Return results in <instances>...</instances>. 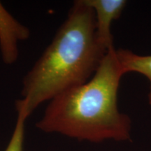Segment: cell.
I'll return each mask as SVG.
<instances>
[{
	"label": "cell",
	"mask_w": 151,
	"mask_h": 151,
	"mask_svg": "<svg viewBox=\"0 0 151 151\" xmlns=\"http://www.w3.org/2000/svg\"><path fill=\"white\" fill-rule=\"evenodd\" d=\"M106 52L97 39L92 9L85 0L75 1L51 43L22 79L16 108L29 116L45 101L85 83Z\"/></svg>",
	"instance_id": "6da1fadb"
},
{
	"label": "cell",
	"mask_w": 151,
	"mask_h": 151,
	"mask_svg": "<svg viewBox=\"0 0 151 151\" xmlns=\"http://www.w3.org/2000/svg\"><path fill=\"white\" fill-rule=\"evenodd\" d=\"M124 75L116 49H110L89 81L49 101L36 126L46 133L91 143L129 141L131 119L119 110L118 103Z\"/></svg>",
	"instance_id": "7a4b0ae2"
},
{
	"label": "cell",
	"mask_w": 151,
	"mask_h": 151,
	"mask_svg": "<svg viewBox=\"0 0 151 151\" xmlns=\"http://www.w3.org/2000/svg\"><path fill=\"white\" fill-rule=\"evenodd\" d=\"M29 36V29L17 20L0 1V52L5 65H14L17 61L19 43Z\"/></svg>",
	"instance_id": "3957f363"
},
{
	"label": "cell",
	"mask_w": 151,
	"mask_h": 151,
	"mask_svg": "<svg viewBox=\"0 0 151 151\" xmlns=\"http://www.w3.org/2000/svg\"><path fill=\"white\" fill-rule=\"evenodd\" d=\"M94 11L96 35L99 42L108 51L114 48L111 33L113 21L118 20L127 5L125 0H85Z\"/></svg>",
	"instance_id": "277c9868"
},
{
	"label": "cell",
	"mask_w": 151,
	"mask_h": 151,
	"mask_svg": "<svg viewBox=\"0 0 151 151\" xmlns=\"http://www.w3.org/2000/svg\"><path fill=\"white\" fill-rule=\"evenodd\" d=\"M116 55L122 71L136 72L146 77L149 82L148 100L151 106V55H138L128 49H116Z\"/></svg>",
	"instance_id": "5b68a950"
},
{
	"label": "cell",
	"mask_w": 151,
	"mask_h": 151,
	"mask_svg": "<svg viewBox=\"0 0 151 151\" xmlns=\"http://www.w3.org/2000/svg\"><path fill=\"white\" fill-rule=\"evenodd\" d=\"M16 125L10 140L4 151H23L25 122L29 116L22 109L17 108Z\"/></svg>",
	"instance_id": "8992f818"
}]
</instances>
